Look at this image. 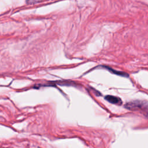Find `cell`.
Segmentation results:
<instances>
[{
	"label": "cell",
	"instance_id": "cell-1",
	"mask_svg": "<svg viewBox=\"0 0 148 148\" xmlns=\"http://www.w3.org/2000/svg\"><path fill=\"white\" fill-rule=\"evenodd\" d=\"M125 107L131 110H138L148 116V102L142 101H134L127 103Z\"/></svg>",
	"mask_w": 148,
	"mask_h": 148
},
{
	"label": "cell",
	"instance_id": "cell-2",
	"mask_svg": "<svg viewBox=\"0 0 148 148\" xmlns=\"http://www.w3.org/2000/svg\"><path fill=\"white\" fill-rule=\"evenodd\" d=\"M105 99L109 102L113 104L118 105H121L122 104L121 99L119 97H117L116 96L108 95L105 97Z\"/></svg>",
	"mask_w": 148,
	"mask_h": 148
},
{
	"label": "cell",
	"instance_id": "cell-3",
	"mask_svg": "<svg viewBox=\"0 0 148 148\" xmlns=\"http://www.w3.org/2000/svg\"><path fill=\"white\" fill-rule=\"evenodd\" d=\"M107 69H108L110 72L114 73V74H116V75H119V76H121L123 77H128V74L125 73V72H121V71H116L114 69H112L111 68H109V67H108V66H105Z\"/></svg>",
	"mask_w": 148,
	"mask_h": 148
}]
</instances>
